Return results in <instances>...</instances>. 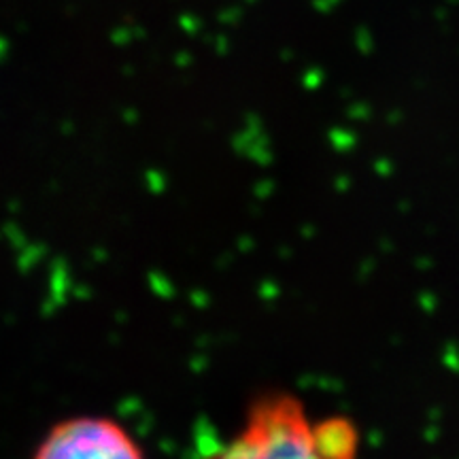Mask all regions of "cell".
<instances>
[{
  "instance_id": "cell-2",
  "label": "cell",
  "mask_w": 459,
  "mask_h": 459,
  "mask_svg": "<svg viewBox=\"0 0 459 459\" xmlns=\"http://www.w3.org/2000/svg\"><path fill=\"white\" fill-rule=\"evenodd\" d=\"M34 459H145V453L113 419L74 417L49 429Z\"/></svg>"
},
{
  "instance_id": "cell-1",
  "label": "cell",
  "mask_w": 459,
  "mask_h": 459,
  "mask_svg": "<svg viewBox=\"0 0 459 459\" xmlns=\"http://www.w3.org/2000/svg\"><path fill=\"white\" fill-rule=\"evenodd\" d=\"M209 459H359V432L349 419H319L300 398L277 392L262 395Z\"/></svg>"
}]
</instances>
